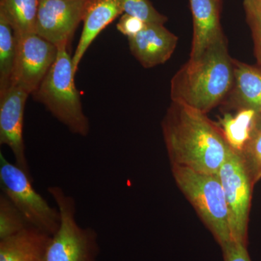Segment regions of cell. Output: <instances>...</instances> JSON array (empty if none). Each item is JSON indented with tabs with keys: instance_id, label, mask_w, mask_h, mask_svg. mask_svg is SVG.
<instances>
[{
	"instance_id": "cell-4",
	"label": "cell",
	"mask_w": 261,
	"mask_h": 261,
	"mask_svg": "<svg viewBox=\"0 0 261 261\" xmlns=\"http://www.w3.org/2000/svg\"><path fill=\"white\" fill-rule=\"evenodd\" d=\"M171 171L180 191L220 246L232 241L227 203L218 175L178 166H171Z\"/></svg>"
},
{
	"instance_id": "cell-18",
	"label": "cell",
	"mask_w": 261,
	"mask_h": 261,
	"mask_svg": "<svg viewBox=\"0 0 261 261\" xmlns=\"http://www.w3.org/2000/svg\"><path fill=\"white\" fill-rule=\"evenodd\" d=\"M17 53V40L11 25L0 13V94L12 84Z\"/></svg>"
},
{
	"instance_id": "cell-14",
	"label": "cell",
	"mask_w": 261,
	"mask_h": 261,
	"mask_svg": "<svg viewBox=\"0 0 261 261\" xmlns=\"http://www.w3.org/2000/svg\"><path fill=\"white\" fill-rule=\"evenodd\" d=\"M51 235L30 226L0 240V261H45Z\"/></svg>"
},
{
	"instance_id": "cell-3",
	"label": "cell",
	"mask_w": 261,
	"mask_h": 261,
	"mask_svg": "<svg viewBox=\"0 0 261 261\" xmlns=\"http://www.w3.org/2000/svg\"><path fill=\"white\" fill-rule=\"evenodd\" d=\"M75 75L68 47H58L56 61L33 95L71 133L86 137L90 126L75 87Z\"/></svg>"
},
{
	"instance_id": "cell-23",
	"label": "cell",
	"mask_w": 261,
	"mask_h": 261,
	"mask_svg": "<svg viewBox=\"0 0 261 261\" xmlns=\"http://www.w3.org/2000/svg\"><path fill=\"white\" fill-rule=\"evenodd\" d=\"M146 24L147 23L141 19L124 13L120 18L116 27L118 32L129 38L142 32L145 28Z\"/></svg>"
},
{
	"instance_id": "cell-16",
	"label": "cell",
	"mask_w": 261,
	"mask_h": 261,
	"mask_svg": "<svg viewBox=\"0 0 261 261\" xmlns=\"http://www.w3.org/2000/svg\"><path fill=\"white\" fill-rule=\"evenodd\" d=\"M260 113L255 110L242 109L234 116L225 115L221 119V129L233 149L241 152L247 142L260 126L257 125Z\"/></svg>"
},
{
	"instance_id": "cell-10",
	"label": "cell",
	"mask_w": 261,
	"mask_h": 261,
	"mask_svg": "<svg viewBox=\"0 0 261 261\" xmlns=\"http://www.w3.org/2000/svg\"><path fill=\"white\" fill-rule=\"evenodd\" d=\"M29 95L16 85L0 94V144L10 147L15 164L33 178L23 140L24 111Z\"/></svg>"
},
{
	"instance_id": "cell-9",
	"label": "cell",
	"mask_w": 261,
	"mask_h": 261,
	"mask_svg": "<svg viewBox=\"0 0 261 261\" xmlns=\"http://www.w3.org/2000/svg\"><path fill=\"white\" fill-rule=\"evenodd\" d=\"M88 1L39 0L35 33L58 48L68 47Z\"/></svg>"
},
{
	"instance_id": "cell-2",
	"label": "cell",
	"mask_w": 261,
	"mask_h": 261,
	"mask_svg": "<svg viewBox=\"0 0 261 261\" xmlns=\"http://www.w3.org/2000/svg\"><path fill=\"white\" fill-rule=\"evenodd\" d=\"M233 81V59L224 35L175 73L171 81V102L207 114L224 102Z\"/></svg>"
},
{
	"instance_id": "cell-24",
	"label": "cell",
	"mask_w": 261,
	"mask_h": 261,
	"mask_svg": "<svg viewBox=\"0 0 261 261\" xmlns=\"http://www.w3.org/2000/svg\"><path fill=\"white\" fill-rule=\"evenodd\" d=\"M224 261H251L247 245L231 241L221 247Z\"/></svg>"
},
{
	"instance_id": "cell-7",
	"label": "cell",
	"mask_w": 261,
	"mask_h": 261,
	"mask_svg": "<svg viewBox=\"0 0 261 261\" xmlns=\"http://www.w3.org/2000/svg\"><path fill=\"white\" fill-rule=\"evenodd\" d=\"M217 175L227 203L232 241L247 245L254 185L241 153L233 149L221 165Z\"/></svg>"
},
{
	"instance_id": "cell-1",
	"label": "cell",
	"mask_w": 261,
	"mask_h": 261,
	"mask_svg": "<svg viewBox=\"0 0 261 261\" xmlns=\"http://www.w3.org/2000/svg\"><path fill=\"white\" fill-rule=\"evenodd\" d=\"M207 114L171 102L161 126L171 166L217 174L233 148Z\"/></svg>"
},
{
	"instance_id": "cell-12",
	"label": "cell",
	"mask_w": 261,
	"mask_h": 261,
	"mask_svg": "<svg viewBox=\"0 0 261 261\" xmlns=\"http://www.w3.org/2000/svg\"><path fill=\"white\" fill-rule=\"evenodd\" d=\"M193 20L190 59H196L224 37L221 25L222 0H189Z\"/></svg>"
},
{
	"instance_id": "cell-15",
	"label": "cell",
	"mask_w": 261,
	"mask_h": 261,
	"mask_svg": "<svg viewBox=\"0 0 261 261\" xmlns=\"http://www.w3.org/2000/svg\"><path fill=\"white\" fill-rule=\"evenodd\" d=\"M224 102L228 107L238 111L252 109L258 112L261 105V68L233 59V85Z\"/></svg>"
},
{
	"instance_id": "cell-20",
	"label": "cell",
	"mask_w": 261,
	"mask_h": 261,
	"mask_svg": "<svg viewBox=\"0 0 261 261\" xmlns=\"http://www.w3.org/2000/svg\"><path fill=\"white\" fill-rule=\"evenodd\" d=\"M240 152L255 186L261 179V126Z\"/></svg>"
},
{
	"instance_id": "cell-13",
	"label": "cell",
	"mask_w": 261,
	"mask_h": 261,
	"mask_svg": "<svg viewBox=\"0 0 261 261\" xmlns=\"http://www.w3.org/2000/svg\"><path fill=\"white\" fill-rule=\"evenodd\" d=\"M123 13L120 0H89L80 40L72 58L75 73L86 51L103 29Z\"/></svg>"
},
{
	"instance_id": "cell-6",
	"label": "cell",
	"mask_w": 261,
	"mask_h": 261,
	"mask_svg": "<svg viewBox=\"0 0 261 261\" xmlns=\"http://www.w3.org/2000/svg\"><path fill=\"white\" fill-rule=\"evenodd\" d=\"M33 178L16 164L9 162L0 152V185L30 225L53 235L61 224L58 208L51 207L34 189Z\"/></svg>"
},
{
	"instance_id": "cell-25",
	"label": "cell",
	"mask_w": 261,
	"mask_h": 261,
	"mask_svg": "<svg viewBox=\"0 0 261 261\" xmlns=\"http://www.w3.org/2000/svg\"><path fill=\"white\" fill-rule=\"evenodd\" d=\"M258 112L261 115V105H260V108H259Z\"/></svg>"
},
{
	"instance_id": "cell-11",
	"label": "cell",
	"mask_w": 261,
	"mask_h": 261,
	"mask_svg": "<svg viewBox=\"0 0 261 261\" xmlns=\"http://www.w3.org/2000/svg\"><path fill=\"white\" fill-rule=\"evenodd\" d=\"M130 53L144 68L163 64L172 56L178 38L163 24L147 23L142 32L128 38Z\"/></svg>"
},
{
	"instance_id": "cell-19",
	"label": "cell",
	"mask_w": 261,
	"mask_h": 261,
	"mask_svg": "<svg viewBox=\"0 0 261 261\" xmlns=\"http://www.w3.org/2000/svg\"><path fill=\"white\" fill-rule=\"evenodd\" d=\"M32 226L11 200L2 192L0 195V240L13 236Z\"/></svg>"
},
{
	"instance_id": "cell-17",
	"label": "cell",
	"mask_w": 261,
	"mask_h": 261,
	"mask_svg": "<svg viewBox=\"0 0 261 261\" xmlns=\"http://www.w3.org/2000/svg\"><path fill=\"white\" fill-rule=\"evenodd\" d=\"M39 0H0V13L9 22L15 37L35 33Z\"/></svg>"
},
{
	"instance_id": "cell-26",
	"label": "cell",
	"mask_w": 261,
	"mask_h": 261,
	"mask_svg": "<svg viewBox=\"0 0 261 261\" xmlns=\"http://www.w3.org/2000/svg\"><path fill=\"white\" fill-rule=\"evenodd\" d=\"M86 1H88V0H86Z\"/></svg>"
},
{
	"instance_id": "cell-22",
	"label": "cell",
	"mask_w": 261,
	"mask_h": 261,
	"mask_svg": "<svg viewBox=\"0 0 261 261\" xmlns=\"http://www.w3.org/2000/svg\"><path fill=\"white\" fill-rule=\"evenodd\" d=\"M243 7L252 32L255 57L261 68V0H244Z\"/></svg>"
},
{
	"instance_id": "cell-21",
	"label": "cell",
	"mask_w": 261,
	"mask_h": 261,
	"mask_svg": "<svg viewBox=\"0 0 261 261\" xmlns=\"http://www.w3.org/2000/svg\"><path fill=\"white\" fill-rule=\"evenodd\" d=\"M123 13L133 15L146 23L164 25L168 21L166 15L160 13L149 0H120Z\"/></svg>"
},
{
	"instance_id": "cell-8",
	"label": "cell",
	"mask_w": 261,
	"mask_h": 261,
	"mask_svg": "<svg viewBox=\"0 0 261 261\" xmlns=\"http://www.w3.org/2000/svg\"><path fill=\"white\" fill-rule=\"evenodd\" d=\"M17 53L11 85H16L33 94L56 61L58 47L32 33L16 38Z\"/></svg>"
},
{
	"instance_id": "cell-5",
	"label": "cell",
	"mask_w": 261,
	"mask_h": 261,
	"mask_svg": "<svg viewBox=\"0 0 261 261\" xmlns=\"http://www.w3.org/2000/svg\"><path fill=\"white\" fill-rule=\"evenodd\" d=\"M47 191L58 206L61 224L51 236L45 261H97L100 248L97 231L77 224L73 197L58 186L49 187Z\"/></svg>"
}]
</instances>
